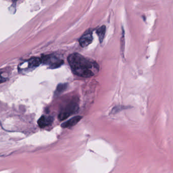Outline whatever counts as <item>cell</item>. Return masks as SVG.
Masks as SVG:
<instances>
[{
    "instance_id": "6da1fadb",
    "label": "cell",
    "mask_w": 173,
    "mask_h": 173,
    "mask_svg": "<svg viewBox=\"0 0 173 173\" xmlns=\"http://www.w3.org/2000/svg\"><path fill=\"white\" fill-rule=\"evenodd\" d=\"M67 59L73 73L79 77H92L98 71V65L95 62L78 53L70 54Z\"/></svg>"
},
{
    "instance_id": "7a4b0ae2",
    "label": "cell",
    "mask_w": 173,
    "mask_h": 173,
    "mask_svg": "<svg viewBox=\"0 0 173 173\" xmlns=\"http://www.w3.org/2000/svg\"><path fill=\"white\" fill-rule=\"evenodd\" d=\"M79 104L76 101H73L66 105L60 110L58 118L60 120H64L70 116L74 114L79 110Z\"/></svg>"
},
{
    "instance_id": "3957f363",
    "label": "cell",
    "mask_w": 173,
    "mask_h": 173,
    "mask_svg": "<svg viewBox=\"0 0 173 173\" xmlns=\"http://www.w3.org/2000/svg\"><path fill=\"white\" fill-rule=\"evenodd\" d=\"M40 59L42 63L49 65L52 69L58 68L63 64V60L53 55L44 56Z\"/></svg>"
},
{
    "instance_id": "277c9868",
    "label": "cell",
    "mask_w": 173,
    "mask_h": 173,
    "mask_svg": "<svg viewBox=\"0 0 173 173\" xmlns=\"http://www.w3.org/2000/svg\"><path fill=\"white\" fill-rule=\"evenodd\" d=\"M93 39V37L92 31L89 29L87 31H86L80 38L79 40V44L82 47H85L92 43Z\"/></svg>"
},
{
    "instance_id": "5b68a950",
    "label": "cell",
    "mask_w": 173,
    "mask_h": 173,
    "mask_svg": "<svg viewBox=\"0 0 173 173\" xmlns=\"http://www.w3.org/2000/svg\"><path fill=\"white\" fill-rule=\"evenodd\" d=\"M53 122V118L51 116L43 115L41 116L37 121L39 127L42 129L50 126Z\"/></svg>"
},
{
    "instance_id": "8992f818",
    "label": "cell",
    "mask_w": 173,
    "mask_h": 173,
    "mask_svg": "<svg viewBox=\"0 0 173 173\" xmlns=\"http://www.w3.org/2000/svg\"><path fill=\"white\" fill-rule=\"evenodd\" d=\"M82 118V117L80 116H76L71 118L67 121H65L62 123L61 126L63 128H68L76 126Z\"/></svg>"
},
{
    "instance_id": "52a82bcc",
    "label": "cell",
    "mask_w": 173,
    "mask_h": 173,
    "mask_svg": "<svg viewBox=\"0 0 173 173\" xmlns=\"http://www.w3.org/2000/svg\"><path fill=\"white\" fill-rule=\"evenodd\" d=\"M105 32H106V27L105 26H102L96 30V33L98 36L99 39L100 43L102 42V41L103 40Z\"/></svg>"
},
{
    "instance_id": "ba28073f",
    "label": "cell",
    "mask_w": 173,
    "mask_h": 173,
    "mask_svg": "<svg viewBox=\"0 0 173 173\" xmlns=\"http://www.w3.org/2000/svg\"><path fill=\"white\" fill-rule=\"evenodd\" d=\"M42 63L41 59L38 57H33L28 61V65L31 68L37 67Z\"/></svg>"
},
{
    "instance_id": "9c48e42d",
    "label": "cell",
    "mask_w": 173,
    "mask_h": 173,
    "mask_svg": "<svg viewBox=\"0 0 173 173\" xmlns=\"http://www.w3.org/2000/svg\"><path fill=\"white\" fill-rule=\"evenodd\" d=\"M67 84H59L57 86V87L56 88V93H59L61 92H63L64 90H66L67 88Z\"/></svg>"
},
{
    "instance_id": "30bf717a",
    "label": "cell",
    "mask_w": 173,
    "mask_h": 173,
    "mask_svg": "<svg viewBox=\"0 0 173 173\" xmlns=\"http://www.w3.org/2000/svg\"><path fill=\"white\" fill-rule=\"evenodd\" d=\"M6 79H5V78H4L3 77H2L1 74H0V84L2 83L3 82H5L6 81Z\"/></svg>"
}]
</instances>
